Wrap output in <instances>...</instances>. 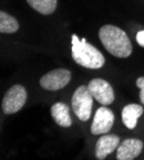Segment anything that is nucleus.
<instances>
[{
	"label": "nucleus",
	"instance_id": "nucleus-2",
	"mask_svg": "<svg viewBox=\"0 0 144 160\" xmlns=\"http://www.w3.org/2000/svg\"><path fill=\"white\" fill-rule=\"evenodd\" d=\"M71 51L73 60L81 67L89 69H99L104 65L106 59L102 52L93 45L88 44L85 38H78L77 35H72Z\"/></svg>",
	"mask_w": 144,
	"mask_h": 160
},
{
	"label": "nucleus",
	"instance_id": "nucleus-6",
	"mask_svg": "<svg viewBox=\"0 0 144 160\" xmlns=\"http://www.w3.org/2000/svg\"><path fill=\"white\" fill-rule=\"evenodd\" d=\"M93 98L100 105H111L115 101V91L111 83L103 78H93L88 85Z\"/></svg>",
	"mask_w": 144,
	"mask_h": 160
},
{
	"label": "nucleus",
	"instance_id": "nucleus-14",
	"mask_svg": "<svg viewBox=\"0 0 144 160\" xmlns=\"http://www.w3.org/2000/svg\"><path fill=\"white\" fill-rule=\"evenodd\" d=\"M136 86L139 87L140 92H139V99H140V102L144 105V77H139L136 79Z\"/></svg>",
	"mask_w": 144,
	"mask_h": 160
},
{
	"label": "nucleus",
	"instance_id": "nucleus-3",
	"mask_svg": "<svg viewBox=\"0 0 144 160\" xmlns=\"http://www.w3.org/2000/svg\"><path fill=\"white\" fill-rule=\"evenodd\" d=\"M93 99L94 98L88 86L81 85L75 90L72 95L71 106L73 113L81 122H86L90 119L91 110H93Z\"/></svg>",
	"mask_w": 144,
	"mask_h": 160
},
{
	"label": "nucleus",
	"instance_id": "nucleus-7",
	"mask_svg": "<svg viewBox=\"0 0 144 160\" xmlns=\"http://www.w3.org/2000/svg\"><path fill=\"white\" fill-rule=\"evenodd\" d=\"M113 123H115L113 112L109 108H107L106 105H103L94 114V119H93V123H91V127H90V132L97 136L106 135L113 127Z\"/></svg>",
	"mask_w": 144,
	"mask_h": 160
},
{
	"label": "nucleus",
	"instance_id": "nucleus-5",
	"mask_svg": "<svg viewBox=\"0 0 144 160\" xmlns=\"http://www.w3.org/2000/svg\"><path fill=\"white\" fill-rule=\"evenodd\" d=\"M72 78V74L68 69L58 68L50 71L40 78V86L48 91H58L66 87Z\"/></svg>",
	"mask_w": 144,
	"mask_h": 160
},
{
	"label": "nucleus",
	"instance_id": "nucleus-1",
	"mask_svg": "<svg viewBox=\"0 0 144 160\" xmlns=\"http://www.w3.org/2000/svg\"><path fill=\"white\" fill-rule=\"evenodd\" d=\"M99 40L111 55L127 58L133 52V45L125 31L113 24H106L99 30Z\"/></svg>",
	"mask_w": 144,
	"mask_h": 160
},
{
	"label": "nucleus",
	"instance_id": "nucleus-13",
	"mask_svg": "<svg viewBox=\"0 0 144 160\" xmlns=\"http://www.w3.org/2000/svg\"><path fill=\"white\" fill-rule=\"evenodd\" d=\"M18 30H19L18 21L13 16L0 10V33H14Z\"/></svg>",
	"mask_w": 144,
	"mask_h": 160
},
{
	"label": "nucleus",
	"instance_id": "nucleus-11",
	"mask_svg": "<svg viewBox=\"0 0 144 160\" xmlns=\"http://www.w3.org/2000/svg\"><path fill=\"white\" fill-rule=\"evenodd\" d=\"M144 110L143 106L139 104H129L121 112V118H122V123L125 124V127H127L129 129H134L138 124L139 118L143 115Z\"/></svg>",
	"mask_w": 144,
	"mask_h": 160
},
{
	"label": "nucleus",
	"instance_id": "nucleus-4",
	"mask_svg": "<svg viewBox=\"0 0 144 160\" xmlns=\"http://www.w3.org/2000/svg\"><path fill=\"white\" fill-rule=\"evenodd\" d=\"M26 101H27L26 88L21 85H14L5 92L2 101V109L4 114H14L23 108Z\"/></svg>",
	"mask_w": 144,
	"mask_h": 160
},
{
	"label": "nucleus",
	"instance_id": "nucleus-15",
	"mask_svg": "<svg viewBox=\"0 0 144 160\" xmlns=\"http://www.w3.org/2000/svg\"><path fill=\"white\" fill-rule=\"evenodd\" d=\"M136 41H138V44H139L141 48H144V30H143V31H139V32L136 33Z\"/></svg>",
	"mask_w": 144,
	"mask_h": 160
},
{
	"label": "nucleus",
	"instance_id": "nucleus-10",
	"mask_svg": "<svg viewBox=\"0 0 144 160\" xmlns=\"http://www.w3.org/2000/svg\"><path fill=\"white\" fill-rule=\"evenodd\" d=\"M50 113L53 117L54 122L63 127V128H68L72 126V118L70 114V106L66 105L64 102H54L50 108Z\"/></svg>",
	"mask_w": 144,
	"mask_h": 160
},
{
	"label": "nucleus",
	"instance_id": "nucleus-8",
	"mask_svg": "<svg viewBox=\"0 0 144 160\" xmlns=\"http://www.w3.org/2000/svg\"><path fill=\"white\" fill-rule=\"evenodd\" d=\"M143 150V141L138 138H126L117 148V160H134Z\"/></svg>",
	"mask_w": 144,
	"mask_h": 160
},
{
	"label": "nucleus",
	"instance_id": "nucleus-12",
	"mask_svg": "<svg viewBox=\"0 0 144 160\" xmlns=\"http://www.w3.org/2000/svg\"><path fill=\"white\" fill-rule=\"evenodd\" d=\"M27 4L36 12H39L40 14L49 16L51 13H54L57 9V0H26Z\"/></svg>",
	"mask_w": 144,
	"mask_h": 160
},
{
	"label": "nucleus",
	"instance_id": "nucleus-9",
	"mask_svg": "<svg viewBox=\"0 0 144 160\" xmlns=\"http://www.w3.org/2000/svg\"><path fill=\"white\" fill-rule=\"evenodd\" d=\"M120 137L117 135H102V137L98 138L95 145V156L99 160L106 159L112 151L117 150L120 145Z\"/></svg>",
	"mask_w": 144,
	"mask_h": 160
}]
</instances>
